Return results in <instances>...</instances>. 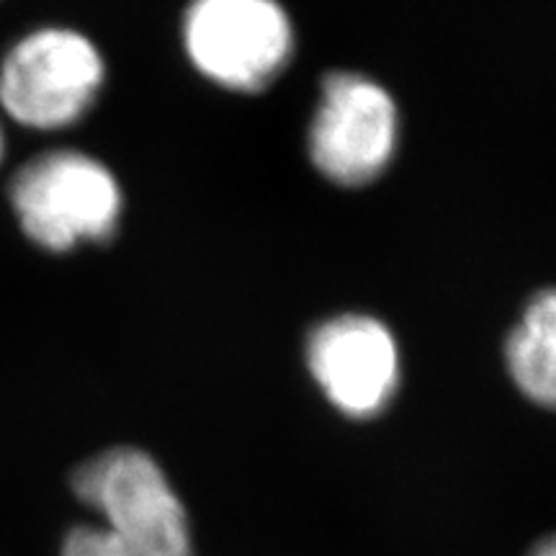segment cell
<instances>
[{"label":"cell","mask_w":556,"mask_h":556,"mask_svg":"<svg viewBox=\"0 0 556 556\" xmlns=\"http://www.w3.org/2000/svg\"><path fill=\"white\" fill-rule=\"evenodd\" d=\"M73 490L99 526L67 533L62 556H193L189 518L155 458L111 448L75 469Z\"/></svg>","instance_id":"1"},{"label":"cell","mask_w":556,"mask_h":556,"mask_svg":"<svg viewBox=\"0 0 556 556\" xmlns=\"http://www.w3.org/2000/svg\"><path fill=\"white\" fill-rule=\"evenodd\" d=\"M9 201L26 238L52 253L109 240L124 208L114 173L78 150L41 152L21 165Z\"/></svg>","instance_id":"2"},{"label":"cell","mask_w":556,"mask_h":556,"mask_svg":"<svg viewBox=\"0 0 556 556\" xmlns=\"http://www.w3.org/2000/svg\"><path fill=\"white\" fill-rule=\"evenodd\" d=\"M106 65L80 31L37 29L18 39L0 65V106L29 129H65L99 99Z\"/></svg>","instance_id":"3"},{"label":"cell","mask_w":556,"mask_h":556,"mask_svg":"<svg viewBox=\"0 0 556 556\" xmlns=\"http://www.w3.org/2000/svg\"><path fill=\"white\" fill-rule=\"evenodd\" d=\"M184 45L204 78L238 93H255L289 65L294 26L278 0H191Z\"/></svg>","instance_id":"4"},{"label":"cell","mask_w":556,"mask_h":556,"mask_svg":"<svg viewBox=\"0 0 556 556\" xmlns=\"http://www.w3.org/2000/svg\"><path fill=\"white\" fill-rule=\"evenodd\" d=\"M400 114L392 93L358 73H332L323 80L309 127V157L338 186H366L392 163Z\"/></svg>","instance_id":"5"},{"label":"cell","mask_w":556,"mask_h":556,"mask_svg":"<svg viewBox=\"0 0 556 556\" xmlns=\"http://www.w3.org/2000/svg\"><path fill=\"white\" fill-rule=\"evenodd\" d=\"M307 366L325 397L348 417H374L400 384V348L377 317L340 315L312 330Z\"/></svg>","instance_id":"6"},{"label":"cell","mask_w":556,"mask_h":556,"mask_svg":"<svg viewBox=\"0 0 556 556\" xmlns=\"http://www.w3.org/2000/svg\"><path fill=\"white\" fill-rule=\"evenodd\" d=\"M507 371L528 400L556 409V289L528 304L505 345Z\"/></svg>","instance_id":"7"},{"label":"cell","mask_w":556,"mask_h":556,"mask_svg":"<svg viewBox=\"0 0 556 556\" xmlns=\"http://www.w3.org/2000/svg\"><path fill=\"white\" fill-rule=\"evenodd\" d=\"M531 556H556V533L541 541V544L531 552Z\"/></svg>","instance_id":"8"},{"label":"cell","mask_w":556,"mask_h":556,"mask_svg":"<svg viewBox=\"0 0 556 556\" xmlns=\"http://www.w3.org/2000/svg\"><path fill=\"white\" fill-rule=\"evenodd\" d=\"M0 160H3V129H0Z\"/></svg>","instance_id":"9"}]
</instances>
